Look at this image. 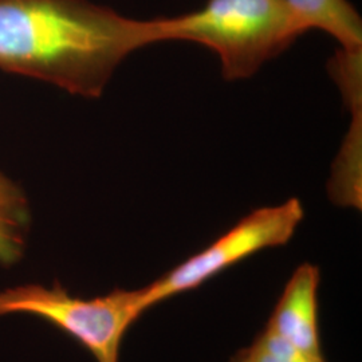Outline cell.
<instances>
[{
  "instance_id": "cell-1",
  "label": "cell",
  "mask_w": 362,
  "mask_h": 362,
  "mask_svg": "<svg viewBox=\"0 0 362 362\" xmlns=\"http://www.w3.org/2000/svg\"><path fill=\"white\" fill-rule=\"evenodd\" d=\"M164 42L163 18L136 21L89 0H0V70L98 98L132 52Z\"/></svg>"
},
{
  "instance_id": "cell-2",
  "label": "cell",
  "mask_w": 362,
  "mask_h": 362,
  "mask_svg": "<svg viewBox=\"0 0 362 362\" xmlns=\"http://www.w3.org/2000/svg\"><path fill=\"white\" fill-rule=\"evenodd\" d=\"M164 42L187 40L215 52L227 81L252 77L309 28L286 0H208L194 13L163 18Z\"/></svg>"
},
{
  "instance_id": "cell-3",
  "label": "cell",
  "mask_w": 362,
  "mask_h": 362,
  "mask_svg": "<svg viewBox=\"0 0 362 362\" xmlns=\"http://www.w3.org/2000/svg\"><path fill=\"white\" fill-rule=\"evenodd\" d=\"M143 287L115 288L104 297H73L58 282L0 291V317L30 314L73 337L97 362H119L122 339L145 311Z\"/></svg>"
},
{
  "instance_id": "cell-4",
  "label": "cell",
  "mask_w": 362,
  "mask_h": 362,
  "mask_svg": "<svg viewBox=\"0 0 362 362\" xmlns=\"http://www.w3.org/2000/svg\"><path fill=\"white\" fill-rule=\"evenodd\" d=\"M303 218L305 209L296 197L279 206L252 211L204 250L143 287L148 310L169 298L199 288L263 250L285 246Z\"/></svg>"
},
{
  "instance_id": "cell-5",
  "label": "cell",
  "mask_w": 362,
  "mask_h": 362,
  "mask_svg": "<svg viewBox=\"0 0 362 362\" xmlns=\"http://www.w3.org/2000/svg\"><path fill=\"white\" fill-rule=\"evenodd\" d=\"M320 269L300 264L279 298L264 329L314 358H324L318 329Z\"/></svg>"
},
{
  "instance_id": "cell-6",
  "label": "cell",
  "mask_w": 362,
  "mask_h": 362,
  "mask_svg": "<svg viewBox=\"0 0 362 362\" xmlns=\"http://www.w3.org/2000/svg\"><path fill=\"white\" fill-rule=\"evenodd\" d=\"M311 28L327 33L341 45L339 52L361 57L362 22L348 0H286Z\"/></svg>"
},
{
  "instance_id": "cell-7",
  "label": "cell",
  "mask_w": 362,
  "mask_h": 362,
  "mask_svg": "<svg viewBox=\"0 0 362 362\" xmlns=\"http://www.w3.org/2000/svg\"><path fill=\"white\" fill-rule=\"evenodd\" d=\"M31 208L25 191L0 172V266L13 267L26 252Z\"/></svg>"
},
{
  "instance_id": "cell-8",
  "label": "cell",
  "mask_w": 362,
  "mask_h": 362,
  "mask_svg": "<svg viewBox=\"0 0 362 362\" xmlns=\"http://www.w3.org/2000/svg\"><path fill=\"white\" fill-rule=\"evenodd\" d=\"M233 358L238 362H326L325 358H314L305 354L267 329L248 348L239 350Z\"/></svg>"
},
{
  "instance_id": "cell-9",
  "label": "cell",
  "mask_w": 362,
  "mask_h": 362,
  "mask_svg": "<svg viewBox=\"0 0 362 362\" xmlns=\"http://www.w3.org/2000/svg\"><path fill=\"white\" fill-rule=\"evenodd\" d=\"M230 362H238V361H235V360H233H233H231V361H230Z\"/></svg>"
}]
</instances>
